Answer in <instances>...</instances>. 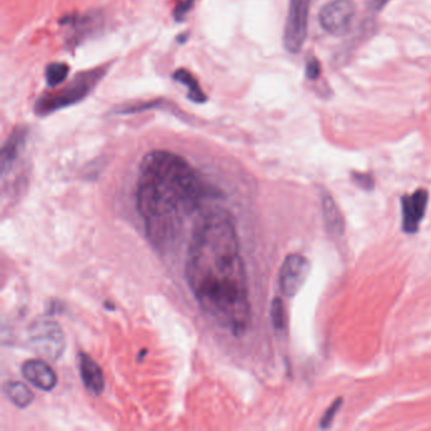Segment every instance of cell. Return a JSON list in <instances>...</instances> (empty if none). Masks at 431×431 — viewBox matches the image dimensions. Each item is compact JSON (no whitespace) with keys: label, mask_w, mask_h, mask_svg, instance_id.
Here are the masks:
<instances>
[{"label":"cell","mask_w":431,"mask_h":431,"mask_svg":"<svg viewBox=\"0 0 431 431\" xmlns=\"http://www.w3.org/2000/svg\"><path fill=\"white\" fill-rule=\"evenodd\" d=\"M186 281L203 312L219 326L242 336L251 324L246 266L240 237L227 213L200 218L192 232L185 264Z\"/></svg>","instance_id":"6da1fadb"},{"label":"cell","mask_w":431,"mask_h":431,"mask_svg":"<svg viewBox=\"0 0 431 431\" xmlns=\"http://www.w3.org/2000/svg\"><path fill=\"white\" fill-rule=\"evenodd\" d=\"M205 192L201 177L185 158L168 150L147 153L139 166L137 209L150 243L161 251L172 246Z\"/></svg>","instance_id":"7a4b0ae2"},{"label":"cell","mask_w":431,"mask_h":431,"mask_svg":"<svg viewBox=\"0 0 431 431\" xmlns=\"http://www.w3.org/2000/svg\"><path fill=\"white\" fill-rule=\"evenodd\" d=\"M105 73L104 67L94 69L90 71L80 72L71 83L56 94H47L40 98L36 102L35 110L38 115L54 113L60 109L70 107L72 104L81 102L90 94L96 84L102 80Z\"/></svg>","instance_id":"3957f363"},{"label":"cell","mask_w":431,"mask_h":431,"mask_svg":"<svg viewBox=\"0 0 431 431\" xmlns=\"http://www.w3.org/2000/svg\"><path fill=\"white\" fill-rule=\"evenodd\" d=\"M30 347L43 360L56 362L65 352L66 339L60 324L52 319H37L28 329Z\"/></svg>","instance_id":"277c9868"},{"label":"cell","mask_w":431,"mask_h":431,"mask_svg":"<svg viewBox=\"0 0 431 431\" xmlns=\"http://www.w3.org/2000/svg\"><path fill=\"white\" fill-rule=\"evenodd\" d=\"M312 0H290L283 45L290 54H299L305 45Z\"/></svg>","instance_id":"5b68a950"},{"label":"cell","mask_w":431,"mask_h":431,"mask_svg":"<svg viewBox=\"0 0 431 431\" xmlns=\"http://www.w3.org/2000/svg\"><path fill=\"white\" fill-rule=\"evenodd\" d=\"M357 8L353 0H333L321 8L319 22L333 36H344L352 28Z\"/></svg>","instance_id":"8992f818"},{"label":"cell","mask_w":431,"mask_h":431,"mask_svg":"<svg viewBox=\"0 0 431 431\" xmlns=\"http://www.w3.org/2000/svg\"><path fill=\"white\" fill-rule=\"evenodd\" d=\"M310 270V264L306 257L294 253L285 259L280 271V288L283 295L293 297L305 283Z\"/></svg>","instance_id":"52a82bcc"},{"label":"cell","mask_w":431,"mask_h":431,"mask_svg":"<svg viewBox=\"0 0 431 431\" xmlns=\"http://www.w3.org/2000/svg\"><path fill=\"white\" fill-rule=\"evenodd\" d=\"M427 203L429 192L425 189H419L410 195L402 196V230L405 233L413 234L419 230L420 224L425 216Z\"/></svg>","instance_id":"ba28073f"},{"label":"cell","mask_w":431,"mask_h":431,"mask_svg":"<svg viewBox=\"0 0 431 431\" xmlns=\"http://www.w3.org/2000/svg\"><path fill=\"white\" fill-rule=\"evenodd\" d=\"M23 377L37 389L52 391L57 384V374L43 360H28L22 365Z\"/></svg>","instance_id":"9c48e42d"},{"label":"cell","mask_w":431,"mask_h":431,"mask_svg":"<svg viewBox=\"0 0 431 431\" xmlns=\"http://www.w3.org/2000/svg\"><path fill=\"white\" fill-rule=\"evenodd\" d=\"M78 358L80 376L83 379L85 389H88L91 395H100L105 387V379H104L102 368L89 354L80 352Z\"/></svg>","instance_id":"30bf717a"},{"label":"cell","mask_w":431,"mask_h":431,"mask_svg":"<svg viewBox=\"0 0 431 431\" xmlns=\"http://www.w3.org/2000/svg\"><path fill=\"white\" fill-rule=\"evenodd\" d=\"M25 139H27V129L23 126H19L18 129H16L12 133V136H9L6 141L3 152H1V172L3 176L11 171L13 165L18 160L24 146H25Z\"/></svg>","instance_id":"8fae6325"},{"label":"cell","mask_w":431,"mask_h":431,"mask_svg":"<svg viewBox=\"0 0 431 431\" xmlns=\"http://www.w3.org/2000/svg\"><path fill=\"white\" fill-rule=\"evenodd\" d=\"M321 206H323L324 223L328 233L334 237H339L344 233V220L341 210L330 194H323Z\"/></svg>","instance_id":"7c38bea8"},{"label":"cell","mask_w":431,"mask_h":431,"mask_svg":"<svg viewBox=\"0 0 431 431\" xmlns=\"http://www.w3.org/2000/svg\"><path fill=\"white\" fill-rule=\"evenodd\" d=\"M6 395L8 398L18 408H24L30 406L33 401V392L25 384L17 381H12L6 384Z\"/></svg>","instance_id":"4fadbf2b"},{"label":"cell","mask_w":431,"mask_h":431,"mask_svg":"<svg viewBox=\"0 0 431 431\" xmlns=\"http://www.w3.org/2000/svg\"><path fill=\"white\" fill-rule=\"evenodd\" d=\"M174 78L176 81H179L181 84L185 85L189 90V98L192 102H204L206 100L204 91L201 90L198 80L192 76L190 72L185 69H180L174 73Z\"/></svg>","instance_id":"5bb4252c"},{"label":"cell","mask_w":431,"mask_h":431,"mask_svg":"<svg viewBox=\"0 0 431 431\" xmlns=\"http://www.w3.org/2000/svg\"><path fill=\"white\" fill-rule=\"evenodd\" d=\"M69 72L70 67L64 62L49 64L46 69V81L51 88H56L69 78Z\"/></svg>","instance_id":"9a60e30c"},{"label":"cell","mask_w":431,"mask_h":431,"mask_svg":"<svg viewBox=\"0 0 431 431\" xmlns=\"http://www.w3.org/2000/svg\"><path fill=\"white\" fill-rule=\"evenodd\" d=\"M271 317H272V324H273L276 330L285 329L286 317H285V307H283L281 299L276 297L273 300L272 307H271Z\"/></svg>","instance_id":"2e32d148"},{"label":"cell","mask_w":431,"mask_h":431,"mask_svg":"<svg viewBox=\"0 0 431 431\" xmlns=\"http://www.w3.org/2000/svg\"><path fill=\"white\" fill-rule=\"evenodd\" d=\"M194 4V0H176V6L174 9V17L177 22L185 18L186 14L190 12Z\"/></svg>","instance_id":"e0dca14e"},{"label":"cell","mask_w":431,"mask_h":431,"mask_svg":"<svg viewBox=\"0 0 431 431\" xmlns=\"http://www.w3.org/2000/svg\"><path fill=\"white\" fill-rule=\"evenodd\" d=\"M341 406V398H338V400H336V402L326 410V413H324L323 419H321V423H320V427H321V429H326V427H329V426L331 425L333 419H334L336 413L339 411Z\"/></svg>","instance_id":"ac0fdd59"},{"label":"cell","mask_w":431,"mask_h":431,"mask_svg":"<svg viewBox=\"0 0 431 431\" xmlns=\"http://www.w3.org/2000/svg\"><path fill=\"white\" fill-rule=\"evenodd\" d=\"M305 75L309 80H317L320 76V62L314 56L306 61Z\"/></svg>","instance_id":"d6986e66"},{"label":"cell","mask_w":431,"mask_h":431,"mask_svg":"<svg viewBox=\"0 0 431 431\" xmlns=\"http://www.w3.org/2000/svg\"><path fill=\"white\" fill-rule=\"evenodd\" d=\"M353 180L357 185L360 186L365 190H372L374 185V180L371 175L368 174H353Z\"/></svg>","instance_id":"ffe728a7"},{"label":"cell","mask_w":431,"mask_h":431,"mask_svg":"<svg viewBox=\"0 0 431 431\" xmlns=\"http://www.w3.org/2000/svg\"><path fill=\"white\" fill-rule=\"evenodd\" d=\"M389 0H370V9L371 12L378 13L389 4Z\"/></svg>","instance_id":"44dd1931"}]
</instances>
